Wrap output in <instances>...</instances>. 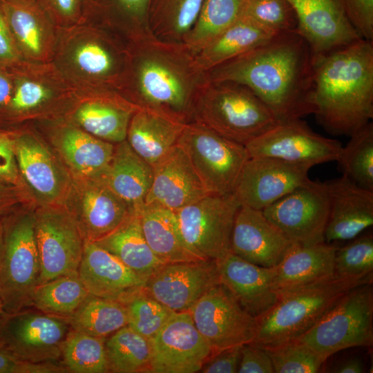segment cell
Wrapping results in <instances>:
<instances>
[{
    "label": "cell",
    "instance_id": "6",
    "mask_svg": "<svg viewBox=\"0 0 373 373\" xmlns=\"http://www.w3.org/2000/svg\"><path fill=\"white\" fill-rule=\"evenodd\" d=\"M190 122L244 146L280 123L247 87L209 79L195 97Z\"/></svg>",
    "mask_w": 373,
    "mask_h": 373
},
{
    "label": "cell",
    "instance_id": "34",
    "mask_svg": "<svg viewBox=\"0 0 373 373\" xmlns=\"http://www.w3.org/2000/svg\"><path fill=\"white\" fill-rule=\"evenodd\" d=\"M275 35L241 15L223 32L194 52L195 59L199 68L207 73L256 47Z\"/></svg>",
    "mask_w": 373,
    "mask_h": 373
},
{
    "label": "cell",
    "instance_id": "18",
    "mask_svg": "<svg viewBox=\"0 0 373 373\" xmlns=\"http://www.w3.org/2000/svg\"><path fill=\"white\" fill-rule=\"evenodd\" d=\"M35 217L41 269L39 284L78 274L84 240L77 221L68 214L53 211Z\"/></svg>",
    "mask_w": 373,
    "mask_h": 373
},
{
    "label": "cell",
    "instance_id": "28",
    "mask_svg": "<svg viewBox=\"0 0 373 373\" xmlns=\"http://www.w3.org/2000/svg\"><path fill=\"white\" fill-rule=\"evenodd\" d=\"M336 249L325 242L309 245L294 243L273 267L272 285L278 296L335 276Z\"/></svg>",
    "mask_w": 373,
    "mask_h": 373
},
{
    "label": "cell",
    "instance_id": "17",
    "mask_svg": "<svg viewBox=\"0 0 373 373\" xmlns=\"http://www.w3.org/2000/svg\"><path fill=\"white\" fill-rule=\"evenodd\" d=\"M311 168L274 157H249L232 194L240 206L262 211L307 184Z\"/></svg>",
    "mask_w": 373,
    "mask_h": 373
},
{
    "label": "cell",
    "instance_id": "48",
    "mask_svg": "<svg viewBox=\"0 0 373 373\" xmlns=\"http://www.w3.org/2000/svg\"><path fill=\"white\" fill-rule=\"evenodd\" d=\"M335 254V274L345 277L373 276V237L367 234L352 239Z\"/></svg>",
    "mask_w": 373,
    "mask_h": 373
},
{
    "label": "cell",
    "instance_id": "44",
    "mask_svg": "<svg viewBox=\"0 0 373 373\" xmlns=\"http://www.w3.org/2000/svg\"><path fill=\"white\" fill-rule=\"evenodd\" d=\"M105 341L70 329L62 346L64 366L75 373L108 372Z\"/></svg>",
    "mask_w": 373,
    "mask_h": 373
},
{
    "label": "cell",
    "instance_id": "16",
    "mask_svg": "<svg viewBox=\"0 0 373 373\" xmlns=\"http://www.w3.org/2000/svg\"><path fill=\"white\" fill-rule=\"evenodd\" d=\"M150 372L194 373L214 353L200 334L189 311L175 312L150 340Z\"/></svg>",
    "mask_w": 373,
    "mask_h": 373
},
{
    "label": "cell",
    "instance_id": "22",
    "mask_svg": "<svg viewBox=\"0 0 373 373\" xmlns=\"http://www.w3.org/2000/svg\"><path fill=\"white\" fill-rule=\"evenodd\" d=\"M78 276L90 294L123 304L143 292L146 283L112 254L87 239Z\"/></svg>",
    "mask_w": 373,
    "mask_h": 373
},
{
    "label": "cell",
    "instance_id": "41",
    "mask_svg": "<svg viewBox=\"0 0 373 373\" xmlns=\"http://www.w3.org/2000/svg\"><path fill=\"white\" fill-rule=\"evenodd\" d=\"M249 0H203L197 19L182 43L193 53L242 15Z\"/></svg>",
    "mask_w": 373,
    "mask_h": 373
},
{
    "label": "cell",
    "instance_id": "32",
    "mask_svg": "<svg viewBox=\"0 0 373 373\" xmlns=\"http://www.w3.org/2000/svg\"><path fill=\"white\" fill-rule=\"evenodd\" d=\"M185 124L140 108L131 117L126 140L137 155L153 166L178 144Z\"/></svg>",
    "mask_w": 373,
    "mask_h": 373
},
{
    "label": "cell",
    "instance_id": "33",
    "mask_svg": "<svg viewBox=\"0 0 373 373\" xmlns=\"http://www.w3.org/2000/svg\"><path fill=\"white\" fill-rule=\"evenodd\" d=\"M55 130L70 164L82 174L102 179L111 161L115 144L97 138L68 122L59 124Z\"/></svg>",
    "mask_w": 373,
    "mask_h": 373
},
{
    "label": "cell",
    "instance_id": "51",
    "mask_svg": "<svg viewBox=\"0 0 373 373\" xmlns=\"http://www.w3.org/2000/svg\"><path fill=\"white\" fill-rule=\"evenodd\" d=\"M239 373H274L271 359L267 351L256 345H242Z\"/></svg>",
    "mask_w": 373,
    "mask_h": 373
},
{
    "label": "cell",
    "instance_id": "26",
    "mask_svg": "<svg viewBox=\"0 0 373 373\" xmlns=\"http://www.w3.org/2000/svg\"><path fill=\"white\" fill-rule=\"evenodd\" d=\"M153 169V182L144 204L155 203L176 211L209 193L178 144Z\"/></svg>",
    "mask_w": 373,
    "mask_h": 373
},
{
    "label": "cell",
    "instance_id": "40",
    "mask_svg": "<svg viewBox=\"0 0 373 373\" xmlns=\"http://www.w3.org/2000/svg\"><path fill=\"white\" fill-rule=\"evenodd\" d=\"M108 370L116 373L150 372L151 341L128 325L105 341Z\"/></svg>",
    "mask_w": 373,
    "mask_h": 373
},
{
    "label": "cell",
    "instance_id": "23",
    "mask_svg": "<svg viewBox=\"0 0 373 373\" xmlns=\"http://www.w3.org/2000/svg\"><path fill=\"white\" fill-rule=\"evenodd\" d=\"M293 244L262 211L239 207L231 238L232 253L254 265L274 267Z\"/></svg>",
    "mask_w": 373,
    "mask_h": 373
},
{
    "label": "cell",
    "instance_id": "1",
    "mask_svg": "<svg viewBox=\"0 0 373 373\" xmlns=\"http://www.w3.org/2000/svg\"><path fill=\"white\" fill-rule=\"evenodd\" d=\"M314 57L296 31L275 35L207 73L211 82H232L250 89L279 122L314 114Z\"/></svg>",
    "mask_w": 373,
    "mask_h": 373
},
{
    "label": "cell",
    "instance_id": "4",
    "mask_svg": "<svg viewBox=\"0 0 373 373\" xmlns=\"http://www.w3.org/2000/svg\"><path fill=\"white\" fill-rule=\"evenodd\" d=\"M130 43L101 20L58 29L51 63L77 89H107L122 93L130 61Z\"/></svg>",
    "mask_w": 373,
    "mask_h": 373
},
{
    "label": "cell",
    "instance_id": "46",
    "mask_svg": "<svg viewBox=\"0 0 373 373\" xmlns=\"http://www.w3.org/2000/svg\"><path fill=\"white\" fill-rule=\"evenodd\" d=\"M131 328L151 340L174 312L144 293H140L124 303Z\"/></svg>",
    "mask_w": 373,
    "mask_h": 373
},
{
    "label": "cell",
    "instance_id": "60",
    "mask_svg": "<svg viewBox=\"0 0 373 373\" xmlns=\"http://www.w3.org/2000/svg\"><path fill=\"white\" fill-rule=\"evenodd\" d=\"M5 314L4 311H3V306H2V303L0 300V318Z\"/></svg>",
    "mask_w": 373,
    "mask_h": 373
},
{
    "label": "cell",
    "instance_id": "14",
    "mask_svg": "<svg viewBox=\"0 0 373 373\" xmlns=\"http://www.w3.org/2000/svg\"><path fill=\"white\" fill-rule=\"evenodd\" d=\"M245 147L249 157H274L312 167L337 161L343 146L315 133L300 118L278 123Z\"/></svg>",
    "mask_w": 373,
    "mask_h": 373
},
{
    "label": "cell",
    "instance_id": "47",
    "mask_svg": "<svg viewBox=\"0 0 373 373\" xmlns=\"http://www.w3.org/2000/svg\"><path fill=\"white\" fill-rule=\"evenodd\" d=\"M276 34L296 31L297 18L287 0H249L242 15Z\"/></svg>",
    "mask_w": 373,
    "mask_h": 373
},
{
    "label": "cell",
    "instance_id": "59",
    "mask_svg": "<svg viewBox=\"0 0 373 373\" xmlns=\"http://www.w3.org/2000/svg\"><path fill=\"white\" fill-rule=\"evenodd\" d=\"M6 193V187L0 180V200H1L2 198H3Z\"/></svg>",
    "mask_w": 373,
    "mask_h": 373
},
{
    "label": "cell",
    "instance_id": "15",
    "mask_svg": "<svg viewBox=\"0 0 373 373\" xmlns=\"http://www.w3.org/2000/svg\"><path fill=\"white\" fill-rule=\"evenodd\" d=\"M13 79V91L2 111L12 117L37 115L70 104L77 90L50 63L22 61L8 68Z\"/></svg>",
    "mask_w": 373,
    "mask_h": 373
},
{
    "label": "cell",
    "instance_id": "35",
    "mask_svg": "<svg viewBox=\"0 0 373 373\" xmlns=\"http://www.w3.org/2000/svg\"><path fill=\"white\" fill-rule=\"evenodd\" d=\"M93 242L146 280L166 264L148 245L137 211L113 232Z\"/></svg>",
    "mask_w": 373,
    "mask_h": 373
},
{
    "label": "cell",
    "instance_id": "49",
    "mask_svg": "<svg viewBox=\"0 0 373 373\" xmlns=\"http://www.w3.org/2000/svg\"><path fill=\"white\" fill-rule=\"evenodd\" d=\"M58 29L83 22L88 17L89 0H37Z\"/></svg>",
    "mask_w": 373,
    "mask_h": 373
},
{
    "label": "cell",
    "instance_id": "3",
    "mask_svg": "<svg viewBox=\"0 0 373 373\" xmlns=\"http://www.w3.org/2000/svg\"><path fill=\"white\" fill-rule=\"evenodd\" d=\"M312 101L318 124L348 135L373 118V41L359 39L314 57Z\"/></svg>",
    "mask_w": 373,
    "mask_h": 373
},
{
    "label": "cell",
    "instance_id": "39",
    "mask_svg": "<svg viewBox=\"0 0 373 373\" xmlns=\"http://www.w3.org/2000/svg\"><path fill=\"white\" fill-rule=\"evenodd\" d=\"M203 0H151L149 25L156 38L182 43L193 27Z\"/></svg>",
    "mask_w": 373,
    "mask_h": 373
},
{
    "label": "cell",
    "instance_id": "37",
    "mask_svg": "<svg viewBox=\"0 0 373 373\" xmlns=\"http://www.w3.org/2000/svg\"><path fill=\"white\" fill-rule=\"evenodd\" d=\"M151 1L89 0L88 17L101 20L133 41L152 35L149 25Z\"/></svg>",
    "mask_w": 373,
    "mask_h": 373
},
{
    "label": "cell",
    "instance_id": "8",
    "mask_svg": "<svg viewBox=\"0 0 373 373\" xmlns=\"http://www.w3.org/2000/svg\"><path fill=\"white\" fill-rule=\"evenodd\" d=\"M35 217L23 215L4 231V249L0 264V300L6 314L26 309L31 305L39 283L40 260L35 236Z\"/></svg>",
    "mask_w": 373,
    "mask_h": 373
},
{
    "label": "cell",
    "instance_id": "10",
    "mask_svg": "<svg viewBox=\"0 0 373 373\" xmlns=\"http://www.w3.org/2000/svg\"><path fill=\"white\" fill-rule=\"evenodd\" d=\"M240 205L233 194L208 193L177 210L182 236L203 260H218L231 252V238Z\"/></svg>",
    "mask_w": 373,
    "mask_h": 373
},
{
    "label": "cell",
    "instance_id": "9",
    "mask_svg": "<svg viewBox=\"0 0 373 373\" xmlns=\"http://www.w3.org/2000/svg\"><path fill=\"white\" fill-rule=\"evenodd\" d=\"M178 144L209 193L232 194L249 158L245 146L194 122L184 125Z\"/></svg>",
    "mask_w": 373,
    "mask_h": 373
},
{
    "label": "cell",
    "instance_id": "52",
    "mask_svg": "<svg viewBox=\"0 0 373 373\" xmlns=\"http://www.w3.org/2000/svg\"><path fill=\"white\" fill-rule=\"evenodd\" d=\"M241 347L238 345L213 353L200 372L204 373L238 372L241 356Z\"/></svg>",
    "mask_w": 373,
    "mask_h": 373
},
{
    "label": "cell",
    "instance_id": "43",
    "mask_svg": "<svg viewBox=\"0 0 373 373\" xmlns=\"http://www.w3.org/2000/svg\"><path fill=\"white\" fill-rule=\"evenodd\" d=\"M343 175L373 191V123L370 122L350 135L339 157Z\"/></svg>",
    "mask_w": 373,
    "mask_h": 373
},
{
    "label": "cell",
    "instance_id": "38",
    "mask_svg": "<svg viewBox=\"0 0 373 373\" xmlns=\"http://www.w3.org/2000/svg\"><path fill=\"white\" fill-rule=\"evenodd\" d=\"M66 318L71 329L100 338H106L128 324L127 309L123 303L90 294Z\"/></svg>",
    "mask_w": 373,
    "mask_h": 373
},
{
    "label": "cell",
    "instance_id": "21",
    "mask_svg": "<svg viewBox=\"0 0 373 373\" xmlns=\"http://www.w3.org/2000/svg\"><path fill=\"white\" fill-rule=\"evenodd\" d=\"M296 18V32L321 56L361 39L347 15L343 0H287Z\"/></svg>",
    "mask_w": 373,
    "mask_h": 373
},
{
    "label": "cell",
    "instance_id": "2",
    "mask_svg": "<svg viewBox=\"0 0 373 373\" xmlns=\"http://www.w3.org/2000/svg\"><path fill=\"white\" fill-rule=\"evenodd\" d=\"M130 43V61L122 94L140 107L180 122H191L195 97L208 80L183 43L151 35Z\"/></svg>",
    "mask_w": 373,
    "mask_h": 373
},
{
    "label": "cell",
    "instance_id": "24",
    "mask_svg": "<svg viewBox=\"0 0 373 373\" xmlns=\"http://www.w3.org/2000/svg\"><path fill=\"white\" fill-rule=\"evenodd\" d=\"M329 214L324 241L350 240L373 224V191L345 175L324 182Z\"/></svg>",
    "mask_w": 373,
    "mask_h": 373
},
{
    "label": "cell",
    "instance_id": "55",
    "mask_svg": "<svg viewBox=\"0 0 373 373\" xmlns=\"http://www.w3.org/2000/svg\"><path fill=\"white\" fill-rule=\"evenodd\" d=\"M17 175L14 141L8 135L0 133V180L14 183Z\"/></svg>",
    "mask_w": 373,
    "mask_h": 373
},
{
    "label": "cell",
    "instance_id": "19",
    "mask_svg": "<svg viewBox=\"0 0 373 373\" xmlns=\"http://www.w3.org/2000/svg\"><path fill=\"white\" fill-rule=\"evenodd\" d=\"M67 122L101 140L117 144L126 140L133 114L140 107L122 93L107 89H77Z\"/></svg>",
    "mask_w": 373,
    "mask_h": 373
},
{
    "label": "cell",
    "instance_id": "42",
    "mask_svg": "<svg viewBox=\"0 0 373 373\" xmlns=\"http://www.w3.org/2000/svg\"><path fill=\"white\" fill-rule=\"evenodd\" d=\"M88 294L78 274L65 275L39 284L32 292L31 305L43 313L68 317Z\"/></svg>",
    "mask_w": 373,
    "mask_h": 373
},
{
    "label": "cell",
    "instance_id": "12",
    "mask_svg": "<svg viewBox=\"0 0 373 373\" xmlns=\"http://www.w3.org/2000/svg\"><path fill=\"white\" fill-rule=\"evenodd\" d=\"M189 312L214 353L251 343L256 336L257 318L244 309L220 283L208 289Z\"/></svg>",
    "mask_w": 373,
    "mask_h": 373
},
{
    "label": "cell",
    "instance_id": "54",
    "mask_svg": "<svg viewBox=\"0 0 373 373\" xmlns=\"http://www.w3.org/2000/svg\"><path fill=\"white\" fill-rule=\"evenodd\" d=\"M23 60L8 25L0 0V66L11 68Z\"/></svg>",
    "mask_w": 373,
    "mask_h": 373
},
{
    "label": "cell",
    "instance_id": "29",
    "mask_svg": "<svg viewBox=\"0 0 373 373\" xmlns=\"http://www.w3.org/2000/svg\"><path fill=\"white\" fill-rule=\"evenodd\" d=\"M137 211L144 236L155 256L165 263L204 260L188 246L175 212L155 203H145Z\"/></svg>",
    "mask_w": 373,
    "mask_h": 373
},
{
    "label": "cell",
    "instance_id": "53",
    "mask_svg": "<svg viewBox=\"0 0 373 373\" xmlns=\"http://www.w3.org/2000/svg\"><path fill=\"white\" fill-rule=\"evenodd\" d=\"M54 367L48 363L22 361L8 352L0 340V373H52Z\"/></svg>",
    "mask_w": 373,
    "mask_h": 373
},
{
    "label": "cell",
    "instance_id": "20",
    "mask_svg": "<svg viewBox=\"0 0 373 373\" xmlns=\"http://www.w3.org/2000/svg\"><path fill=\"white\" fill-rule=\"evenodd\" d=\"M220 283L215 260L166 263L146 280L144 293L175 312L189 311Z\"/></svg>",
    "mask_w": 373,
    "mask_h": 373
},
{
    "label": "cell",
    "instance_id": "13",
    "mask_svg": "<svg viewBox=\"0 0 373 373\" xmlns=\"http://www.w3.org/2000/svg\"><path fill=\"white\" fill-rule=\"evenodd\" d=\"M262 211L292 243L325 242L329 202L324 182L310 180Z\"/></svg>",
    "mask_w": 373,
    "mask_h": 373
},
{
    "label": "cell",
    "instance_id": "36",
    "mask_svg": "<svg viewBox=\"0 0 373 373\" xmlns=\"http://www.w3.org/2000/svg\"><path fill=\"white\" fill-rule=\"evenodd\" d=\"M19 167L29 185L46 199L57 197L61 179L50 153L35 136L26 133L14 140Z\"/></svg>",
    "mask_w": 373,
    "mask_h": 373
},
{
    "label": "cell",
    "instance_id": "30",
    "mask_svg": "<svg viewBox=\"0 0 373 373\" xmlns=\"http://www.w3.org/2000/svg\"><path fill=\"white\" fill-rule=\"evenodd\" d=\"M96 181L83 193L77 221L82 234L90 241L113 232L135 212L103 179Z\"/></svg>",
    "mask_w": 373,
    "mask_h": 373
},
{
    "label": "cell",
    "instance_id": "5",
    "mask_svg": "<svg viewBox=\"0 0 373 373\" xmlns=\"http://www.w3.org/2000/svg\"><path fill=\"white\" fill-rule=\"evenodd\" d=\"M372 280L373 276L361 278L335 274L330 278L278 295L275 304L257 318V332L251 343L267 349L299 338L349 291Z\"/></svg>",
    "mask_w": 373,
    "mask_h": 373
},
{
    "label": "cell",
    "instance_id": "58",
    "mask_svg": "<svg viewBox=\"0 0 373 373\" xmlns=\"http://www.w3.org/2000/svg\"><path fill=\"white\" fill-rule=\"evenodd\" d=\"M4 249V230L2 225L0 224V264L3 256Z\"/></svg>",
    "mask_w": 373,
    "mask_h": 373
},
{
    "label": "cell",
    "instance_id": "56",
    "mask_svg": "<svg viewBox=\"0 0 373 373\" xmlns=\"http://www.w3.org/2000/svg\"><path fill=\"white\" fill-rule=\"evenodd\" d=\"M13 91V79L8 68L0 66V110L9 104Z\"/></svg>",
    "mask_w": 373,
    "mask_h": 373
},
{
    "label": "cell",
    "instance_id": "50",
    "mask_svg": "<svg viewBox=\"0 0 373 373\" xmlns=\"http://www.w3.org/2000/svg\"><path fill=\"white\" fill-rule=\"evenodd\" d=\"M349 19L362 39L373 41V0H343Z\"/></svg>",
    "mask_w": 373,
    "mask_h": 373
},
{
    "label": "cell",
    "instance_id": "45",
    "mask_svg": "<svg viewBox=\"0 0 373 373\" xmlns=\"http://www.w3.org/2000/svg\"><path fill=\"white\" fill-rule=\"evenodd\" d=\"M265 350L271 359L276 373H316L326 361L298 339Z\"/></svg>",
    "mask_w": 373,
    "mask_h": 373
},
{
    "label": "cell",
    "instance_id": "27",
    "mask_svg": "<svg viewBox=\"0 0 373 373\" xmlns=\"http://www.w3.org/2000/svg\"><path fill=\"white\" fill-rule=\"evenodd\" d=\"M220 283L242 307L258 318L276 302L272 285L273 267L249 262L231 251L216 261Z\"/></svg>",
    "mask_w": 373,
    "mask_h": 373
},
{
    "label": "cell",
    "instance_id": "7",
    "mask_svg": "<svg viewBox=\"0 0 373 373\" xmlns=\"http://www.w3.org/2000/svg\"><path fill=\"white\" fill-rule=\"evenodd\" d=\"M327 360L350 347L373 344L372 282L349 291L312 328L296 338Z\"/></svg>",
    "mask_w": 373,
    "mask_h": 373
},
{
    "label": "cell",
    "instance_id": "11",
    "mask_svg": "<svg viewBox=\"0 0 373 373\" xmlns=\"http://www.w3.org/2000/svg\"><path fill=\"white\" fill-rule=\"evenodd\" d=\"M70 327L66 317L23 309L0 318V339L18 358L31 363H55L61 357Z\"/></svg>",
    "mask_w": 373,
    "mask_h": 373
},
{
    "label": "cell",
    "instance_id": "31",
    "mask_svg": "<svg viewBox=\"0 0 373 373\" xmlns=\"http://www.w3.org/2000/svg\"><path fill=\"white\" fill-rule=\"evenodd\" d=\"M153 178V166L137 155L126 140L115 144L111 161L102 179L135 211L144 204Z\"/></svg>",
    "mask_w": 373,
    "mask_h": 373
},
{
    "label": "cell",
    "instance_id": "57",
    "mask_svg": "<svg viewBox=\"0 0 373 373\" xmlns=\"http://www.w3.org/2000/svg\"><path fill=\"white\" fill-rule=\"evenodd\" d=\"M332 372L336 373H362L365 372L364 364L361 359L357 357L348 358L336 364L332 369Z\"/></svg>",
    "mask_w": 373,
    "mask_h": 373
},
{
    "label": "cell",
    "instance_id": "25",
    "mask_svg": "<svg viewBox=\"0 0 373 373\" xmlns=\"http://www.w3.org/2000/svg\"><path fill=\"white\" fill-rule=\"evenodd\" d=\"M14 41L23 61H52L58 28L37 0H1Z\"/></svg>",
    "mask_w": 373,
    "mask_h": 373
}]
</instances>
